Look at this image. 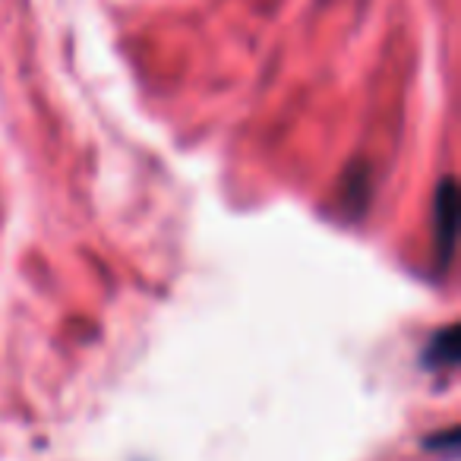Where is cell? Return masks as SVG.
<instances>
[{
    "label": "cell",
    "instance_id": "cell-1",
    "mask_svg": "<svg viewBox=\"0 0 461 461\" xmlns=\"http://www.w3.org/2000/svg\"><path fill=\"white\" fill-rule=\"evenodd\" d=\"M458 193H455V180L442 177L433 193V247L439 253V269L452 263L455 253V230H458Z\"/></svg>",
    "mask_w": 461,
    "mask_h": 461
},
{
    "label": "cell",
    "instance_id": "cell-2",
    "mask_svg": "<svg viewBox=\"0 0 461 461\" xmlns=\"http://www.w3.org/2000/svg\"><path fill=\"white\" fill-rule=\"evenodd\" d=\"M429 366H455L458 364V326H446L442 332L433 335V341L427 345V354H423Z\"/></svg>",
    "mask_w": 461,
    "mask_h": 461
}]
</instances>
